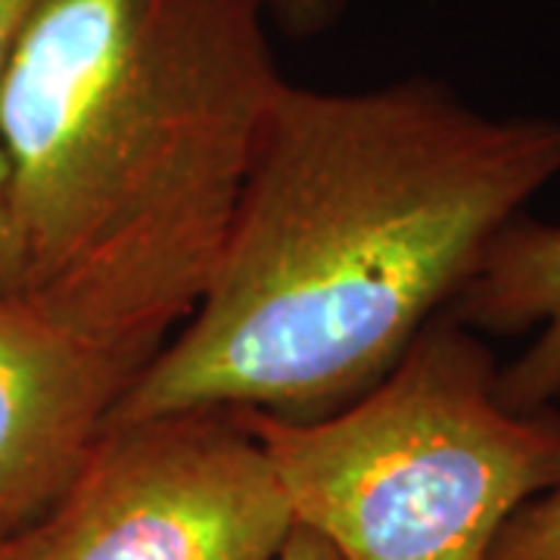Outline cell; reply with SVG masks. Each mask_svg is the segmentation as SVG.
<instances>
[{
  "mask_svg": "<svg viewBox=\"0 0 560 560\" xmlns=\"http://www.w3.org/2000/svg\"><path fill=\"white\" fill-rule=\"evenodd\" d=\"M558 178L551 116H492L430 75L364 91L283 79L200 305L109 420L337 411L399 364Z\"/></svg>",
  "mask_w": 560,
  "mask_h": 560,
  "instance_id": "6da1fadb",
  "label": "cell"
},
{
  "mask_svg": "<svg viewBox=\"0 0 560 560\" xmlns=\"http://www.w3.org/2000/svg\"><path fill=\"white\" fill-rule=\"evenodd\" d=\"M280 81L259 0H35L0 79L20 296L143 368L215 275Z\"/></svg>",
  "mask_w": 560,
  "mask_h": 560,
  "instance_id": "7a4b0ae2",
  "label": "cell"
},
{
  "mask_svg": "<svg viewBox=\"0 0 560 560\" xmlns=\"http://www.w3.org/2000/svg\"><path fill=\"white\" fill-rule=\"evenodd\" d=\"M499 364L448 312L359 399L315 420L243 411L293 521L340 560H489L560 480V415L511 411Z\"/></svg>",
  "mask_w": 560,
  "mask_h": 560,
  "instance_id": "3957f363",
  "label": "cell"
},
{
  "mask_svg": "<svg viewBox=\"0 0 560 560\" xmlns=\"http://www.w3.org/2000/svg\"><path fill=\"white\" fill-rule=\"evenodd\" d=\"M293 526L243 411L202 408L109 420L0 560H278Z\"/></svg>",
  "mask_w": 560,
  "mask_h": 560,
  "instance_id": "277c9868",
  "label": "cell"
},
{
  "mask_svg": "<svg viewBox=\"0 0 560 560\" xmlns=\"http://www.w3.org/2000/svg\"><path fill=\"white\" fill-rule=\"evenodd\" d=\"M138 371L0 293V548L60 501Z\"/></svg>",
  "mask_w": 560,
  "mask_h": 560,
  "instance_id": "5b68a950",
  "label": "cell"
},
{
  "mask_svg": "<svg viewBox=\"0 0 560 560\" xmlns=\"http://www.w3.org/2000/svg\"><path fill=\"white\" fill-rule=\"evenodd\" d=\"M445 312L486 334L536 330V340L499 368L495 393L511 411H539L560 399V224L517 215Z\"/></svg>",
  "mask_w": 560,
  "mask_h": 560,
  "instance_id": "8992f818",
  "label": "cell"
},
{
  "mask_svg": "<svg viewBox=\"0 0 560 560\" xmlns=\"http://www.w3.org/2000/svg\"><path fill=\"white\" fill-rule=\"evenodd\" d=\"M489 560H560V480L508 521Z\"/></svg>",
  "mask_w": 560,
  "mask_h": 560,
  "instance_id": "52a82bcc",
  "label": "cell"
},
{
  "mask_svg": "<svg viewBox=\"0 0 560 560\" xmlns=\"http://www.w3.org/2000/svg\"><path fill=\"white\" fill-rule=\"evenodd\" d=\"M32 7H35V0H0V79H3V69H7L10 54H13L16 35H20L22 22H25ZM20 246H16L13 219H10L7 165H3V153H0V293H20Z\"/></svg>",
  "mask_w": 560,
  "mask_h": 560,
  "instance_id": "ba28073f",
  "label": "cell"
},
{
  "mask_svg": "<svg viewBox=\"0 0 560 560\" xmlns=\"http://www.w3.org/2000/svg\"><path fill=\"white\" fill-rule=\"evenodd\" d=\"M349 0H259L268 22L293 38H312L340 20Z\"/></svg>",
  "mask_w": 560,
  "mask_h": 560,
  "instance_id": "9c48e42d",
  "label": "cell"
},
{
  "mask_svg": "<svg viewBox=\"0 0 560 560\" xmlns=\"http://www.w3.org/2000/svg\"><path fill=\"white\" fill-rule=\"evenodd\" d=\"M278 560H340V558L334 555V548H330L327 541L318 539L312 529H305V526L296 523Z\"/></svg>",
  "mask_w": 560,
  "mask_h": 560,
  "instance_id": "30bf717a",
  "label": "cell"
}]
</instances>
